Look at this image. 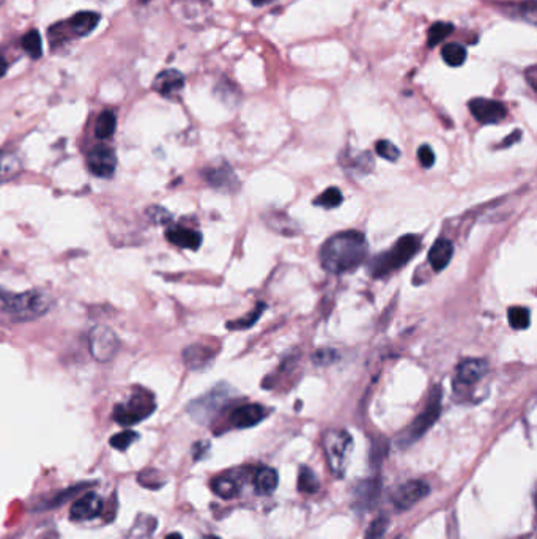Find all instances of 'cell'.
Wrapping results in <instances>:
<instances>
[{"mask_svg":"<svg viewBox=\"0 0 537 539\" xmlns=\"http://www.w3.org/2000/svg\"><path fill=\"white\" fill-rule=\"evenodd\" d=\"M367 240L361 232L345 230L328 238L320 249L323 268L333 275H344L356 270L367 256Z\"/></svg>","mask_w":537,"mask_h":539,"instance_id":"cell-1","label":"cell"},{"mask_svg":"<svg viewBox=\"0 0 537 539\" xmlns=\"http://www.w3.org/2000/svg\"><path fill=\"white\" fill-rule=\"evenodd\" d=\"M54 298L41 289L13 293L0 289V319L9 322H32L51 311Z\"/></svg>","mask_w":537,"mask_h":539,"instance_id":"cell-2","label":"cell"},{"mask_svg":"<svg viewBox=\"0 0 537 539\" xmlns=\"http://www.w3.org/2000/svg\"><path fill=\"white\" fill-rule=\"evenodd\" d=\"M421 248V240L416 235H404L399 238L392 246L381 253L377 257H373L369 263V273L373 278H383L390 275L391 271L399 270L412 261L418 254Z\"/></svg>","mask_w":537,"mask_h":539,"instance_id":"cell-3","label":"cell"},{"mask_svg":"<svg viewBox=\"0 0 537 539\" xmlns=\"http://www.w3.org/2000/svg\"><path fill=\"white\" fill-rule=\"evenodd\" d=\"M157 409L154 396L145 388H136L128 401L118 404L114 410V419L122 426H132L144 421Z\"/></svg>","mask_w":537,"mask_h":539,"instance_id":"cell-4","label":"cell"},{"mask_svg":"<svg viewBox=\"0 0 537 539\" xmlns=\"http://www.w3.org/2000/svg\"><path fill=\"white\" fill-rule=\"evenodd\" d=\"M441 399H443L441 388L435 387L432 395H430L426 410H424L421 415L414 419L413 424L409 426V428L397 438V445H400L402 448L413 445L414 442H418L424 433L432 428V426L436 423V419L440 418Z\"/></svg>","mask_w":537,"mask_h":539,"instance_id":"cell-5","label":"cell"},{"mask_svg":"<svg viewBox=\"0 0 537 539\" xmlns=\"http://www.w3.org/2000/svg\"><path fill=\"white\" fill-rule=\"evenodd\" d=\"M323 448L327 453L328 464L334 475L342 476L349 465V459L353 450V440L347 431L331 429L324 433Z\"/></svg>","mask_w":537,"mask_h":539,"instance_id":"cell-6","label":"cell"},{"mask_svg":"<svg viewBox=\"0 0 537 539\" xmlns=\"http://www.w3.org/2000/svg\"><path fill=\"white\" fill-rule=\"evenodd\" d=\"M90 353L96 361H111L118 353V336L106 325H98L90 331Z\"/></svg>","mask_w":537,"mask_h":539,"instance_id":"cell-7","label":"cell"},{"mask_svg":"<svg viewBox=\"0 0 537 539\" xmlns=\"http://www.w3.org/2000/svg\"><path fill=\"white\" fill-rule=\"evenodd\" d=\"M230 397V388L225 387V385H219L215 390H211L208 395H205L203 397L197 399L193 404L189 405V413L193 415L196 419H199L200 423L207 421L208 418H211L215 413L222 407V405L227 402V399Z\"/></svg>","mask_w":537,"mask_h":539,"instance_id":"cell-8","label":"cell"},{"mask_svg":"<svg viewBox=\"0 0 537 539\" xmlns=\"http://www.w3.org/2000/svg\"><path fill=\"white\" fill-rule=\"evenodd\" d=\"M87 166L90 172L100 178H111L117 169V157L114 149L109 145H95L87 155Z\"/></svg>","mask_w":537,"mask_h":539,"instance_id":"cell-9","label":"cell"},{"mask_svg":"<svg viewBox=\"0 0 537 539\" xmlns=\"http://www.w3.org/2000/svg\"><path fill=\"white\" fill-rule=\"evenodd\" d=\"M468 108L473 117L479 123L494 125L503 122L507 115V108L501 101L487 100V98H473Z\"/></svg>","mask_w":537,"mask_h":539,"instance_id":"cell-10","label":"cell"},{"mask_svg":"<svg viewBox=\"0 0 537 539\" xmlns=\"http://www.w3.org/2000/svg\"><path fill=\"white\" fill-rule=\"evenodd\" d=\"M429 494V486L424 481H408L404 486H400L395 494L392 495V503L395 508L408 509L413 506L416 501L422 500Z\"/></svg>","mask_w":537,"mask_h":539,"instance_id":"cell-11","label":"cell"},{"mask_svg":"<svg viewBox=\"0 0 537 539\" xmlns=\"http://www.w3.org/2000/svg\"><path fill=\"white\" fill-rule=\"evenodd\" d=\"M266 416V409L259 404H246L237 407L230 415V424L237 429L252 428Z\"/></svg>","mask_w":537,"mask_h":539,"instance_id":"cell-12","label":"cell"},{"mask_svg":"<svg viewBox=\"0 0 537 539\" xmlns=\"http://www.w3.org/2000/svg\"><path fill=\"white\" fill-rule=\"evenodd\" d=\"M183 87H185V78L176 69H164L153 81V89L166 98H175Z\"/></svg>","mask_w":537,"mask_h":539,"instance_id":"cell-13","label":"cell"},{"mask_svg":"<svg viewBox=\"0 0 537 539\" xmlns=\"http://www.w3.org/2000/svg\"><path fill=\"white\" fill-rule=\"evenodd\" d=\"M487 369H489V365H487L485 360H479V358L463 360L460 365L457 366L456 382L465 385V387H470V385H475L476 382L482 379V377L487 374Z\"/></svg>","mask_w":537,"mask_h":539,"instance_id":"cell-14","label":"cell"},{"mask_svg":"<svg viewBox=\"0 0 537 539\" xmlns=\"http://www.w3.org/2000/svg\"><path fill=\"white\" fill-rule=\"evenodd\" d=\"M103 509V500L98 497L96 494H87L84 495L82 499L77 500L74 505L72 506V514L73 521H89L94 519V517L100 516Z\"/></svg>","mask_w":537,"mask_h":539,"instance_id":"cell-15","label":"cell"},{"mask_svg":"<svg viewBox=\"0 0 537 539\" xmlns=\"http://www.w3.org/2000/svg\"><path fill=\"white\" fill-rule=\"evenodd\" d=\"M202 175L208 185L217 188V190L233 191L238 188V177L229 166L211 167V169L203 171Z\"/></svg>","mask_w":537,"mask_h":539,"instance_id":"cell-16","label":"cell"},{"mask_svg":"<svg viewBox=\"0 0 537 539\" xmlns=\"http://www.w3.org/2000/svg\"><path fill=\"white\" fill-rule=\"evenodd\" d=\"M167 240L172 244L179 248H185V249H199L202 244V234L197 232V230L183 227V226H174L171 229H167L166 232Z\"/></svg>","mask_w":537,"mask_h":539,"instance_id":"cell-17","label":"cell"},{"mask_svg":"<svg viewBox=\"0 0 537 539\" xmlns=\"http://www.w3.org/2000/svg\"><path fill=\"white\" fill-rule=\"evenodd\" d=\"M452 254H454V244H452V242H449L448 238H438L429 251V262L436 273H440L449 265Z\"/></svg>","mask_w":537,"mask_h":539,"instance_id":"cell-18","label":"cell"},{"mask_svg":"<svg viewBox=\"0 0 537 539\" xmlns=\"http://www.w3.org/2000/svg\"><path fill=\"white\" fill-rule=\"evenodd\" d=\"M216 352L207 346H189L183 352V361L189 369H203L213 361Z\"/></svg>","mask_w":537,"mask_h":539,"instance_id":"cell-19","label":"cell"},{"mask_svg":"<svg viewBox=\"0 0 537 539\" xmlns=\"http://www.w3.org/2000/svg\"><path fill=\"white\" fill-rule=\"evenodd\" d=\"M100 23V15L94 11H81L67 23V27L74 37H86Z\"/></svg>","mask_w":537,"mask_h":539,"instance_id":"cell-20","label":"cell"},{"mask_svg":"<svg viewBox=\"0 0 537 539\" xmlns=\"http://www.w3.org/2000/svg\"><path fill=\"white\" fill-rule=\"evenodd\" d=\"M23 171V161L15 153L0 152V185L13 180Z\"/></svg>","mask_w":537,"mask_h":539,"instance_id":"cell-21","label":"cell"},{"mask_svg":"<svg viewBox=\"0 0 537 539\" xmlns=\"http://www.w3.org/2000/svg\"><path fill=\"white\" fill-rule=\"evenodd\" d=\"M278 482H279V478H278L276 470H273V468H268V467L260 468L256 475V478H254L256 491L261 495L273 494L274 491H276Z\"/></svg>","mask_w":537,"mask_h":539,"instance_id":"cell-22","label":"cell"},{"mask_svg":"<svg viewBox=\"0 0 537 539\" xmlns=\"http://www.w3.org/2000/svg\"><path fill=\"white\" fill-rule=\"evenodd\" d=\"M380 494V484L377 481H366L359 484L356 489V499L355 503L358 506H361V509L371 506L373 501L377 500V497Z\"/></svg>","mask_w":537,"mask_h":539,"instance_id":"cell-23","label":"cell"},{"mask_svg":"<svg viewBox=\"0 0 537 539\" xmlns=\"http://www.w3.org/2000/svg\"><path fill=\"white\" fill-rule=\"evenodd\" d=\"M115 128H117V118H115L114 112L112 110L101 112L100 117H98V120H96V125H95L96 137L103 139V141H106V139H111L112 136H114Z\"/></svg>","mask_w":537,"mask_h":539,"instance_id":"cell-24","label":"cell"},{"mask_svg":"<svg viewBox=\"0 0 537 539\" xmlns=\"http://www.w3.org/2000/svg\"><path fill=\"white\" fill-rule=\"evenodd\" d=\"M441 57L449 67H462L466 60V49L458 43H449L443 47Z\"/></svg>","mask_w":537,"mask_h":539,"instance_id":"cell-25","label":"cell"},{"mask_svg":"<svg viewBox=\"0 0 537 539\" xmlns=\"http://www.w3.org/2000/svg\"><path fill=\"white\" fill-rule=\"evenodd\" d=\"M507 320L509 325L515 330H526L529 327V320H531V312H529L528 307L515 306L507 311Z\"/></svg>","mask_w":537,"mask_h":539,"instance_id":"cell-26","label":"cell"},{"mask_svg":"<svg viewBox=\"0 0 537 539\" xmlns=\"http://www.w3.org/2000/svg\"><path fill=\"white\" fill-rule=\"evenodd\" d=\"M211 487L216 495L222 497V499H232L238 494V484L233 478L229 476H217V478L211 482Z\"/></svg>","mask_w":537,"mask_h":539,"instance_id":"cell-27","label":"cell"},{"mask_svg":"<svg viewBox=\"0 0 537 539\" xmlns=\"http://www.w3.org/2000/svg\"><path fill=\"white\" fill-rule=\"evenodd\" d=\"M344 202V195L341 190L336 186H331L328 190H324L319 198L314 200V204L317 207H323V208H336Z\"/></svg>","mask_w":537,"mask_h":539,"instance_id":"cell-28","label":"cell"},{"mask_svg":"<svg viewBox=\"0 0 537 539\" xmlns=\"http://www.w3.org/2000/svg\"><path fill=\"white\" fill-rule=\"evenodd\" d=\"M452 32H454V25H452L451 23H435L432 27H430L427 33L429 47L440 45L441 41L446 37H449Z\"/></svg>","mask_w":537,"mask_h":539,"instance_id":"cell-29","label":"cell"},{"mask_svg":"<svg viewBox=\"0 0 537 539\" xmlns=\"http://www.w3.org/2000/svg\"><path fill=\"white\" fill-rule=\"evenodd\" d=\"M298 489L306 494H315L320 489V482L310 468L301 467L298 475Z\"/></svg>","mask_w":537,"mask_h":539,"instance_id":"cell-30","label":"cell"},{"mask_svg":"<svg viewBox=\"0 0 537 539\" xmlns=\"http://www.w3.org/2000/svg\"><path fill=\"white\" fill-rule=\"evenodd\" d=\"M21 45H23V49L32 59H40L41 54H43V51H41V37L37 30L27 32L23 37Z\"/></svg>","mask_w":537,"mask_h":539,"instance_id":"cell-31","label":"cell"},{"mask_svg":"<svg viewBox=\"0 0 537 539\" xmlns=\"http://www.w3.org/2000/svg\"><path fill=\"white\" fill-rule=\"evenodd\" d=\"M266 305L265 303H257L256 310H254L249 316H246L243 319H238L235 322H229L227 324V328H230V330H246V328H251L256 322L260 319L261 314H264Z\"/></svg>","mask_w":537,"mask_h":539,"instance_id":"cell-32","label":"cell"},{"mask_svg":"<svg viewBox=\"0 0 537 539\" xmlns=\"http://www.w3.org/2000/svg\"><path fill=\"white\" fill-rule=\"evenodd\" d=\"M137 438H139L137 432L123 431V432H120V433H117V436L111 438V446L115 448V450H118V451H125V450H128V446H131Z\"/></svg>","mask_w":537,"mask_h":539,"instance_id":"cell-33","label":"cell"},{"mask_svg":"<svg viewBox=\"0 0 537 539\" xmlns=\"http://www.w3.org/2000/svg\"><path fill=\"white\" fill-rule=\"evenodd\" d=\"M388 523H390L388 517H385V516L377 517V519L371 523V527H369V530H367L364 539H383V536L386 533V528H388Z\"/></svg>","mask_w":537,"mask_h":539,"instance_id":"cell-34","label":"cell"},{"mask_svg":"<svg viewBox=\"0 0 537 539\" xmlns=\"http://www.w3.org/2000/svg\"><path fill=\"white\" fill-rule=\"evenodd\" d=\"M375 150L378 153V157L385 158L388 161H397L400 157V150L390 141H378L375 145Z\"/></svg>","mask_w":537,"mask_h":539,"instance_id":"cell-35","label":"cell"},{"mask_svg":"<svg viewBox=\"0 0 537 539\" xmlns=\"http://www.w3.org/2000/svg\"><path fill=\"white\" fill-rule=\"evenodd\" d=\"M312 360L317 366H328L337 360V353L333 348H320L314 353Z\"/></svg>","mask_w":537,"mask_h":539,"instance_id":"cell-36","label":"cell"},{"mask_svg":"<svg viewBox=\"0 0 537 539\" xmlns=\"http://www.w3.org/2000/svg\"><path fill=\"white\" fill-rule=\"evenodd\" d=\"M418 158H419L421 166L426 167V169H429V167H432L435 164V153L429 145H421L419 147Z\"/></svg>","mask_w":537,"mask_h":539,"instance_id":"cell-37","label":"cell"},{"mask_svg":"<svg viewBox=\"0 0 537 539\" xmlns=\"http://www.w3.org/2000/svg\"><path fill=\"white\" fill-rule=\"evenodd\" d=\"M520 137H521V132L517 130V131H514V135H509L506 139H504V141H503V144H501L499 147H501V149H506V147H509V145H512V144H515V142H517V141H520Z\"/></svg>","mask_w":537,"mask_h":539,"instance_id":"cell-38","label":"cell"},{"mask_svg":"<svg viewBox=\"0 0 537 539\" xmlns=\"http://www.w3.org/2000/svg\"><path fill=\"white\" fill-rule=\"evenodd\" d=\"M536 67H529V69L526 72V78L529 79V84H531V87L536 90Z\"/></svg>","mask_w":537,"mask_h":539,"instance_id":"cell-39","label":"cell"},{"mask_svg":"<svg viewBox=\"0 0 537 539\" xmlns=\"http://www.w3.org/2000/svg\"><path fill=\"white\" fill-rule=\"evenodd\" d=\"M6 69H9V65H6V60L0 55V78L6 73Z\"/></svg>","mask_w":537,"mask_h":539,"instance_id":"cell-40","label":"cell"},{"mask_svg":"<svg viewBox=\"0 0 537 539\" xmlns=\"http://www.w3.org/2000/svg\"><path fill=\"white\" fill-rule=\"evenodd\" d=\"M251 2L254 5H256V6H264V5H268V4L274 2V0H251Z\"/></svg>","mask_w":537,"mask_h":539,"instance_id":"cell-41","label":"cell"},{"mask_svg":"<svg viewBox=\"0 0 537 539\" xmlns=\"http://www.w3.org/2000/svg\"><path fill=\"white\" fill-rule=\"evenodd\" d=\"M166 539H183V536L180 533H171Z\"/></svg>","mask_w":537,"mask_h":539,"instance_id":"cell-42","label":"cell"},{"mask_svg":"<svg viewBox=\"0 0 537 539\" xmlns=\"http://www.w3.org/2000/svg\"><path fill=\"white\" fill-rule=\"evenodd\" d=\"M140 2H144V4H147V2H150V0H140Z\"/></svg>","mask_w":537,"mask_h":539,"instance_id":"cell-43","label":"cell"},{"mask_svg":"<svg viewBox=\"0 0 537 539\" xmlns=\"http://www.w3.org/2000/svg\"><path fill=\"white\" fill-rule=\"evenodd\" d=\"M207 539H217V538H207Z\"/></svg>","mask_w":537,"mask_h":539,"instance_id":"cell-44","label":"cell"},{"mask_svg":"<svg viewBox=\"0 0 537 539\" xmlns=\"http://www.w3.org/2000/svg\"><path fill=\"white\" fill-rule=\"evenodd\" d=\"M397 539H405V538H397Z\"/></svg>","mask_w":537,"mask_h":539,"instance_id":"cell-45","label":"cell"}]
</instances>
